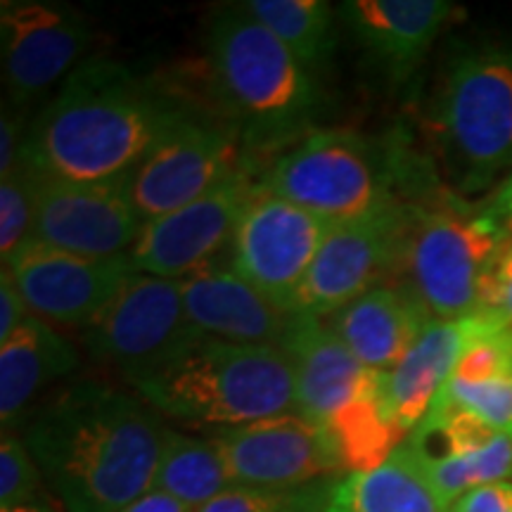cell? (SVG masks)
<instances>
[{
    "mask_svg": "<svg viewBox=\"0 0 512 512\" xmlns=\"http://www.w3.org/2000/svg\"><path fill=\"white\" fill-rule=\"evenodd\" d=\"M256 188L259 176L247 164L195 202L145 221L128 252L133 273L183 280L211 264L221 249H228Z\"/></svg>",
    "mask_w": 512,
    "mask_h": 512,
    "instance_id": "obj_14",
    "label": "cell"
},
{
    "mask_svg": "<svg viewBox=\"0 0 512 512\" xmlns=\"http://www.w3.org/2000/svg\"><path fill=\"white\" fill-rule=\"evenodd\" d=\"M313 74L328 69L337 48V10L325 0L242 3Z\"/></svg>",
    "mask_w": 512,
    "mask_h": 512,
    "instance_id": "obj_26",
    "label": "cell"
},
{
    "mask_svg": "<svg viewBox=\"0 0 512 512\" xmlns=\"http://www.w3.org/2000/svg\"><path fill=\"white\" fill-rule=\"evenodd\" d=\"M460 15L446 0H344L337 17L366 62L389 86H403Z\"/></svg>",
    "mask_w": 512,
    "mask_h": 512,
    "instance_id": "obj_19",
    "label": "cell"
},
{
    "mask_svg": "<svg viewBox=\"0 0 512 512\" xmlns=\"http://www.w3.org/2000/svg\"><path fill=\"white\" fill-rule=\"evenodd\" d=\"M81 356L48 320L31 316L0 344V422L19 434L34 403L79 368Z\"/></svg>",
    "mask_w": 512,
    "mask_h": 512,
    "instance_id": "obj_23",
    "label": "cell"
},
{
    "mask_svg": "<svg viewBox=\"0 0 512 512\" xmlns=\"http://www.w3.org/2000/svg\"><path fill=\"white\" fill-rule=\"evenodd\" d=\"M491 325L498 323L484 316L463 320L434 318L411 351L401 358L399 366L389 373H380L382 418L401 439H406L425 420L467 347Z\"/></svg>",
    "mask_w": 512,
    "mask_h": 512,
    "instance_id": "obj_20",
    "label": "cell"
},
{
    "mask_svg": "<svg viewBox=\"0 0 512 512\" xmlns=\"http://www.w3.org/2000/svg\"><path fill=\"white\" fill-rule=\"evenodd\" d=\"M3 268L34 316L79 330L100 316L133 273L128 254L91 259L38 240L24 242Z\"/></svg>",
    "mask_w": 512,
    "mask_h": 512,
    "instance_id": "obj_17",
    "label": "cell"
},
{
    "mask_svg": "<svg viewBox=\"0 0 512 512\" xmlns=\"http://www.w3.org/2000/svg\"><path fill=\"white\" fill-rule=\"evenodd\" d=\"M185 311L202 335L235 344L283 347L294 313L285 311L228 264L211 261L181 280Z\"/></svg>",
    "mask_w": 512,
    "mask_h": 512,
    "instance_id": "obj_21",
    "label": "cell"
},
{
    "mask_svg": "<svg viewBox=\"0 0 512 512\" xmlns=\"http://www.w3.org/2000/svg\"><path fill=\"white\" fill-rule=\"evenodd\" d=\"M342 477L299 486H233L195 512H328Z\"/></svg>",
    "mask_w": 512,
    "mask_h": 512,
    "instance_id": "obj_28",
    "label": "cell"
},
{
    "mask_svg": "<svg viewBox=\"0 0 512 512\" xmlns=\"http://www.w3.org/2000/svg\"><path fill=\"white\" fill-rule=\"evenodd\" d=\"M484 204H486V209L496 216V219H501L505 226L512 228V174L505 178V181L498 185L494 192H491L489 200H486Z\"/></svg>",
    "mask_w": 512,
    "mask_h": 512,
    "instance_id": "obj_36",
    "label": "cell"
},
{
    "mask_svg": "<svg viewBox=\"0 0 512 512\" xmlns=\"http://www.w3.org/2000/svg\"><path fill=\"white\" fill-rule=\"evenodd\" d=\"M448 512H512V482L479 486L453 503Z\"/></svg>",
    "mask_w": 512,
    "mask_h": 512,
    "instance_id": "obj_34",
    "label": "cell"
},
{
    "mask_svg": "<svg viewBox=\"0 0 512 512\" xmlns=\"http://www.w3.org/2000/svg\"><path fill=\"white\" fill-rule=\"evenodd\" d=\"M403 444L446 510L479 486L512 482V439L453 408L432 406Z\"/></svg>",
    "mask_w": 512,
    "mask_h": 512,
    "instance_id": "obj_18",
    "label": "cell"
},
{
    "mask_svg": "<svg viewBox=\"0 0 512 512\" xmlns=\"http://www.w3.org/2000/svg\"><path fill=\"white\" fill-rule=\"evenodd\" d=\"M432 313L418 294L396 283L377 285L332 316L330 328L363 366L389 373L418 342Z\"/></svg>",
    "mask_w": 512,
    "mask_h": 512,
    "instance_id": "obj_22",
    "label": "cell"
},
{
    "mask_svg": "<svg viewBox=\"0 0 512 512\" xmlns=\"http://www.w3.org/2000/svg\"><path fill=\"white\" fill-rule=\"evenodd\" d=\"M29 316L31 311L27 302L19 294L8 268H3V273H0V344L10 339L12 332L22 328Z\"/></svg>",
    "mask_w": 512,
    "mask_h": 512,
    "instance_id": "obj_33",
    "label": "cell"
},
{
    "mask_svg": "<svg viewBox=\"0 0 512 512\" xmlns=\"http://www.w3.org/2000/svg\"><path fill=\"white\" fill-rule=\"evenodd\" d=\"M432 406L472 415L512 439V370L486 375L453 373Z\"/></svg>",
    "mask_w": 512,
    "mask_h": 512,
    "instance_id": "obj_27",
    "label": "cell"
},
{
    "mask_svg": "<svg viewBox=\"0 0 512 512\" xmlns=\"http://www.w3.org/2000/svg\"><path fill=\"white\" fill-rule=\"evenodd\" d=\"M43 174L22 157L10 174L0 176V254L3 264L31 240Z\"/></svg>",
    "mask_w": 512,
    "mask_h": 512,
    "instance_id": "obj_29",
    "label": "cell"
},
{
    "mask_svg": "<svg viewBox=\"0 0 512 512\" xmlns=\"http://www.w3.org/2000/svg\"><path fill=\"white\" fill-rule=\"evenodd\" d=\"M164 432L138 394L81 380L38 403L19 437L64 512H119L152 489Z\"/></svg>",
    "mask_w": 512,
    "mask_h": 512,
    "instance_id": "obj_1",
    "label": "cell"
},
{
    "mask_svg": "<svg viewBox=\"0 0 512 512\" xmlns=\"http://www.w3.org/2000/svg\"><path fill=\"white\" fill-rule=\"evenodd\" d=\"M422 133L439 178L465 200L494 192L512 174V34L448 43Z\"/></svg>",
    "mask_w": 512,
    "mask_h": 512,
    "instance_id": "obj_3",
    "label": "cell"
},
{
    "mask_svg": "<svg viewBox=\"0 0 512 512\" xmlns=\"http://www.w3.org/2000/svg\"><path fill=\"white\" fill-rule=\"evenodd\" d=\"M143 223L128 176L98 183L43 176L31 240L91 259H114L131 252Z\"/></svg>",
    "mask_w": 512,
    "mask_h": 512,
    "instance_id": "obj_16",
    "label": "cell"
},
{
    "mask_svg": "<svg viewBox=\"0 0 512 512\" xmlns=\"http://www.w3.org/2000/svg\"><path fill=\"white\" fill-rule=\"evenodd\" d=\"M91 38V22L74 5L53 0H3V105L29 112L83 64L81 57L88 53Z\"/></svg>",
    "mask_w": 512,
    "mask_h": 512,
    "instance_id": "obj_11",
    "label": "cell"
},
{
    "mask_svg": "<svg viewBox=\"0 0 512 512\" xmlns=\"http://www.w3.org/2000/svg\"><path fill=\"white\" fill-rule=\"evenodd\" d=\"M207 439L221 453L235 486L283 489L347 475L330 434L299 413L207 430Z\"/></svg>",
    "mask_w": 512,
    "mask_h": 512,
    "instance_id": "obj_15",
    "label": "cell"
},
{
    "mask_svg": "<svg viewBox=\"0 0 512 512\" xmlns=\"http://www.w3.org/2000/svg\"><path fill=\"white\" fill-rule=\"evenodd\" d=\"M247 164L238 131L226 119L185 107L128 174V192L140 219L152 221L207 195Z\"/></svg>",
    "mask_w": 512,
    "mask_h": 512,
    "instance_id": "obj_9",
    "label": "cell"
},
{
    "mask_svg": "<svg viewBox=\"0 0 512 512\" xmlns=\"http://www.w3.org/2000/svg\"><path fill=\"white\" fill-rule=\"evenodd\" d=\"M415 202H394L335 223L297 294V313L335 316L373 287L392 283Z\"/></svg>",
    "mask_w": 512,
    "mask_h": 512,
    "instance_id": "obj_13",
    "label": "cell"
},
{
    "mask_svg": "<svg viewBox=\"0 0 512 512\" xmlns=\"http://www.w3.org/2000/svg\"><path fill=\"white\" fill-rule=\"evenodd\" d=\"M207 74L223 119L249 155H280L316 131L325 98L309 72L245 5L214 12Z\"/></svg>",
    "mask_w": 512,
    "mask_h": 512,
    "instance_id": "obj_4",
    "label": "cell"
},
{
    "mask_svg": "<svg viewBox=\"0 0 512 512\" xmlns=\"http://www.w3.org/2000/svg\"><path fill=\"white\" fill-rule=\"evenodd\" d=\"M162 418L204 430L297 413L290 356L273 344H235L200 335L131 380Z\"/></svg>",
    "mask_w": 512,
    "mask_h": 512,
    "instance_id": "obj_6",
    "label": "cell"
},
{
    "mask_svg": "<svg viewBox=\"0 0 512 512\" xmlns=\"http://www.w3.org/2000/svg\"><path fill=\"white\" fill-rule=\"evenodd\" d=\"M479 316L494 320L512 332V228L508 226V238H505L501 252H498L494 268H491L489 280L482 299V311Z\"/></svg>",
    "mask_w": 512,
    "mask_h": 512,
    "instance_id": "obj_31",
    "label": "cell"
},
{
    "mask_svg": "<svg viewBox=\"0 0 512 512\" xmlns=\"http://www.w3.org/2000/svg\"><path fill=\"white\" fill-rule=\"evenodd\" d=\"M259 188L332 223L444 188L430 155L408 136L370 138L351 128H316L273 157Z\"/></svg>",
    "mask_w": 512,
    "mask_h": 512,
    "instance_id": "obj_5",
    "label": "cell"
},
{
    "mask_svg": "<svg viewBox=\"0 0 512 512\" xmlns=\"http://www.w3.org/2000/svg\"><path fill=\"white\" fill-rule=\"evenodd\" d=\"M119 512H195L190 505H185L176 498L159 494V491H147L145 496L136 498L133 503H128L126 508H121Z\"/></svg>",
    "mask_w": 512,
    "mask_h": 512,
    "instance_id": "obj_35",
    "label": "cell"
},
{
    "mask_svg": "<svg viewBox=\"0 0 512 512\" xmlns=\"http://www.w3.org/2000/svg\"><path fill=\"white\" fill-rule=\"evenodd\" d=\"M185 311L181 280L131 273L110 304L81 330L83 349L128 382L200 337Z\"/></svg>",
    "mask_w": 512,
    "mask_h": 512,
    "instance_id": "obj_10",
    "label": "cell"
},
{
    "mask_svg": "<svg viewBox=\"0 0 512 512\" xmlns=\"http://www.w3.org/2000/svg\"><path fill=\"white\" fill-rule=\"evenodd\" d=\"M297 377V413L325 430L347 475L392 456L401 437L380 411V373L363 366L325 318L294 313L283 339Z\"/></svg>",
    "mask_w": 512,
    "mask_h": 512,
    "instance_id": "obj_8",
    "label": "cell"
},
{
    "mask_svg": "<svg viewBox=\"0 0 512 512\" xmlns=\"http://www.w3.org/2000/svg\"><path fill=\"white\" fill-rule=\"evenodd\" d=\"M50 501L36 460L27 444L15 432H3L0 439V510L24 508Z\"/></svg>",
    "mask_w": 512,
    "mask_h": 512,
    "instance_id": "obj_30",
    "label": "cell"
},
{
    "mask_svg": "<svg viewBox=\"0 0 512 512\" xmlns=\"http://www.w3.org/2000/svg\"><path fill=\"white\" fill-rule=\"evenodd\" d=\"M185 105L126 64L93 57L31 119L24 159L62 181H114L136 169Z\"/></svg>",
    "mask_w": 512,
    "mask_h": 512,
    "instance_id": "obj_2",
    "label": "cell"
},
{
    "mask_svg": "<svg viewBox=\"0 0 512 512\" xmlns=\"http://www.w3.org/2000/svg\"><path fill=\"white\" fill-rule=\"evenodd\" d=\"M0 512H60L53 505V501L36 503V505H24V508H12V510H0Z\"/></svg>",
    "mask_w": 512,
    "mask_h": 512,
    "instance_id": "obj_37",
    "label": "cell"
},
{
    "mask_svg": "<svg viewBox=\"0 0 512 512\" xmlns=\"http://www.w3.org/2000/svg\"><path fill=\"white\" fill-rule=\"evenodd\" d=\"M508 226L484 202L446 185L415 202L392 283L408 287L437 320L479 316L491 268Z\"/></svg>",
    "mask_w": 512,
    "mask_h": 512,
    "instance_id": "obj_7",
    "label": "cell"
},
{
    "mask_svg": "<svg viewBox=\"0 0 512 512\" xmlns=\"http://www.w3.org/2000/svg\"><path fill=\"white\" fill-rule=\"evenodd\" d=\"M29 126V112L3 105V117H0V176L10 174L22 162Z\"/></svg>",
    "mask_w": 512,
    "mask_h": 512,
    "instance_id": "obj_32",
    "label": "cell"
},
{
    "mask_svg": "<svg viewBox=\"0 0 512 512\" xmlns=\"http://www.w3.org/2000/svg\"><path fill=\"white\" fill-rule=\"evenodd\" d=\"M233 479L221 453L207 437L166 427L152 489L200 510L233 489Z\"/></svg>",
    "mask_w": 512,
    "mask_h": 512,
    "instance_id": "obj_25",
    "label": "cell"
},
{
    "mask_svg": "<svg viewBox=\"0 0 512 512\" xmlns=\"http://www.w3.org/2000/svg\"><path fill=\"white\" fill-rule=\"evenodd\" d=\"M328 512H448L422 477L406 444L370 470L339 479Z\"/></svg>",
    "mask_w": 512,
    "mask_h": 512,
    "instance_id": "obj_24",
    "label": "cell"
},
{
    "mask_svg": "<svg viewBox=\"0 0 512 512\" xmlns=\"http://www.w3.org/2000/svg\"><path fill=\"white\" fill-rule=\"evenodd\" d=\"M335 223L256 188L228 245L226 264L271 302L297 313V294Z\"/></svg>",
    "mask_w": 512,
    "mask_h": 512,
    "instance_id": "obj_12",
    "label": "cell"
}]
</instances>
